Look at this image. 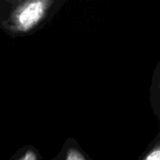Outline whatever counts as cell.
Listing matches in <instances>:
<instances>
[{
	"instance_id": "6da1fadb",
	"label": "cell",
	"mask_w": 160,
	"mask_h": 160,
	"mask_svg": "<svg viewBox=\"0 0 160 160\" xmlns=\"http://www.w3.org/2000/svg\"><path fill=\"white\" fill-rule=\"evenodd\" d=\"M53 2L34 0L23 2L14 10L12 20L17 30L25 32L32 29L42 20Z\"/></svg>"
},
{
	"instance_id": "3957f363",
	"label": "cell",
	"mask_w": 160,
	"mask_h": 160,
	"mask_svg": "<svg viewBox=\"0 0 160 160\" xmlns=\"http://www.w3.org/2000/svg\"><path fill=\"white\" fill-rule=\"evenodd\" d=\"M144 160H160V143L147 155Z\"/></svg>"
},
{
	"instance_id": "277c9868",
	"label": "cell",
	"mask_w": 160,
	"mask_h": 160,
	"mask_svg": "<svg viewBox=\"0 0 160 160\" xmlns=\"http://www.w3.org/2000/svg\"><path fill=\"white\" fill-rule=\"evenodd\" d=\"M19 160H37V156H36V154L33 151H29L25 153L24 156Z\"/></svg>"
},
{
	"instance_id": "7a4b0ae2",
	"label": "cell",
	"mask_w": 160,
	"mask_h": 160,
	"mask_svg": "<svg viewBox=\"0 0 160 160\" xmlns=\"http://www.w3.org/2000/svg\"><path fill=\"white\" fill-rule=\"evenodd\" d=\"M67 160H85V159L78 149L70 148L67 151Z\"/></svg>"
}]
</instances>
